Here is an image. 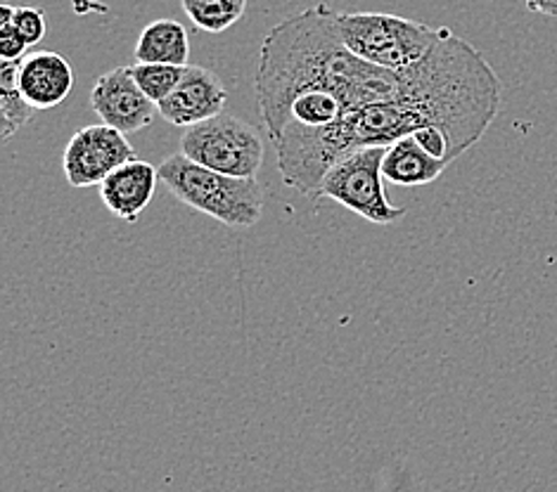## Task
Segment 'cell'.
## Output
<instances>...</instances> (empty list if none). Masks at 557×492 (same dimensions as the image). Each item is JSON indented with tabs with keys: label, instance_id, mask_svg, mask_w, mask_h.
Instances as JSON below:
<instances>
[{
	"label": "cell",
	"instance_id": "cell-2",
	"mask_svg": "<svg viewBox=\"0 0 557 492\" xmlns=\"http://www.w3.org/2000/svg\"><path fill=\"white\" fill-rule=\"evenodd\" d=\"M399 76L396 98L418 108L428 126L446 133L456 159L474 148L498 116V74L480 50L448 26H440L434 48Z\"/></svg>",
	"mask_w": 557,
	"mask_h": 492
},
{
	"label": "cell",
	"instance_id": "cell-7",
	"mask_svg": "<svg viewBox=\"0 0 557 492\" xmlns=\"http://www.w3.org/2000/svg\"><path fill=\"white\" fill-rule=\"evenodd\" d=\"M136 159L134 144L126 140L124 133L104 124L86 126L76 130L62 156L64 178L76 190L100 188L108 176Z\"/></svg>",
	"mask_w": 557,
	"mask_h": 492
},
{
	"label": "cell",
	"instance_id": "cell-16",
	"mask_svg": "<svg viewBox=\"0 0 557 492\" xmlns=\"http://www.w3.org/2000/svg\"><path fill=\"white\" fill-rule=\"evenodd\" d=\"M347 114H349L347 108H344V102L335 96V92L313 90V92H304V96H299L295 102H292L289 122H297L304 126H327V124L339 122V118H344Z\"/></svg>",
	"mask_w": 557,
	"mask_h": 492
},
{
	"label": "cell",
	"instance_id": "cell-17",
	"mask_svg": "<svg viewBox=\"0 0 557 492\" xmlns=\"http://www.w3.org/2000/svg\"><path fill=\"white\" fill-rule=\"evenodd\" d=\"M131 74H134L138 88L148 96L157 108L162 104L171 92H174L181 84L185 74V66L174 64H134L131 66Z\"/></svg>",
	"mask_w": 557,
	"mask_h": 492
},
{
	"label": "cell",
	"instance_id": "cell-3",
	"mask_svg": "<svg viewBox=\"0 0 557 492\" xmlns=\"http://www.w3.org/2000/svg\"><path fill=\"white\" fill-rule=\"evenodd\" d=\"M159 168L176 199L228 228H255L263 216V190L257 178H233L190 162L188 156H166Z\"/></svg>",
	"mask_w": 557,
	"mask_h": 492
},
{
	"label": "cell",
	"instance_id": "cell-14",
	"mask_svg": "<svg viewBox=\"0 0 557 492\" xmlns=\"http://www.w3.org/2000/svg\"><path fill=\"white\" fill-rule=\"evenodd\" d=\"M17 70L20 60L0 62V133L3 140H10L20 128L32 122L34 108L26 102L17 90Z\"/></svg>",
	"mask_w": 557,
	"mask_h": 492
},
{
	"label": "cell",
	"instance_id": "cell-21",
	"mask_svg": "<svg viewBox=\"0 0 557 492\" xmlns=\"http://www.w3.org/2000/svg\"><path fill=\"white\" fill-rule=\"evenodd\" d=\"M524 5L529 12H536V15L543 17H557V0H524Z\"/></svg>",
	"mask_w": 557,
	"mask_h": 492
},
{
	"label": "cell",
	"instance_id": "cell-8",
	"mask_svg": "<svg viewBox=\"0 0 557 492\" xmlns=\"http://www.w3.org/2000/svg\"><path fill=\"white\" fill-rule=\"evenodd\" d=\"M90 108L104 126L116 128L124 136L152 126L159 114L157 104L138 88L131 66H116V70L104 72L92 84Z\"/></svg>",
	"mask_w": 557,
	"mask_h": 492
},
{
	"label": "cell",
	"instance_id": "cell-1",
	"mask_svg": "<svg viewBox=\"0 0 557 492\" xmlns=\"http://www.w3.org/2000/svg\"><path fill=\"white\" fill-rule=\"evenodd\" d=\"M399 72L370 64L344 46L339 12L325 3L311 5L267 34L255 78L257 102L269 138L275 140L289 122V108L304 92H335L347 112L394 100Z\"/></svg>",
	"mask_w": 557,
	"mask_h": 492
},
{
	"label": "cell",
	"instance_id": "cell-10",
	"mask_svg": "<svg viewBox=\"0 0 557 492\" xmlns=\"http://www.w3.org/2000/svg\"><path fill=\"white\" fill-rule=\"evenodd\" d=\"M74 70L67 58L52 50H34L20 60L17 90L36 112L58 108L74 88Z\"/></svg>",
	"mask_w": 557,
	"mask_h": 492
},
{
	"label": "cell",
	"instance_id": "cell-9",
	"mask_svg": "<svg viewBox=\"0 0 557 492\" xmlns=\"http://www.w3.org/2000/svg\"><path fill=\"white\" fill-rule=\"evenodd\" d=\"M225 102H228V90L216 72L188 64L178 88L159 104V116L171 126L190 128L223 114Z\"/></svg>",
	"mask_w": 557,
	"mask_h": 492
},
{
	"label": "cell",
	"instance_id": "cell-19",
	"mask_svg": "<svg viewBox=\"0 0 557 492\" xmlns=\"http://www.w3.org/2000/svg\"><path fill=\"white\" fill-rule=\"evenodd\" d=\"M413 138L418 140L420 148L432 154L434 159H440V162L444 164H454L456 156H454V148H450V140L446 133L442 128L436 126H424V128H418L413 133Z\"/></svg>",
	"mask_w": 557,
	"mask_h": 492
},
{
	"label": "cell",
	"instance_id": "cell-5",
	"mask_svg": "<svg viewBox=\"0 0 557 492\" xmlns=\"http://www.w3.org/2000/svg\"><path fill=\"white\" fill-rule=\"evenodd\" d=\"M181 154L233 178H257L263 164L261 133L233 114H219L185 128Z\"/></svg>",
	"mask_w": 557,
	"mask_h": 492
},
{
	"label": "cell",
	"instance_id": "cell-18",
	"mask_svg": "<svg viewBox=\"0 0 557 492\" xmlns=\"http://www.w3.org/2000/svg\"><path fill=\"white\" fill-rule=\"evenodd\" d=\"M10 24L22 34L29 48L38 46L46 38V12L41 8H15V17Z\"/></svg>",
	"mask_w": 557,
	"mask_h": 492
},
{
	"label": "cell",
	"instance_id": "cell-20",
	"mask_svg": "<svg viewBox=\"0 0 557 492\" xmlns=\"http://www.w3.org/2000/svg\"><path fill=\"white\" fill-rule=\"evenodd\" d=\"M29 55V43L12 24H0V58L3 60H22Z\"/></svg>",
	"mask_w": 557,
	"mask_h": 492
},
{
	"label": "cell",
	"instance_id": "cell-6",
	"mask_svg": "<svg viewBox=\"0 0 557 492\" xmlns=\"http://www.w3.org/2000/svg\"><path fill=\"white\" fill-rule=\"evenodd\" d=\"M387 148H366L344 156L330 168L318 188V199H335L351 214L375 225H392L406 216V209L394 206L384 194L382 162Z\"/></svg>",
	"mask_w": 557,
	"mask_h": 492
},
{
	"label": "cell",
	"instance_id": "cell-13",
	"mask_svg": "<svg viewBox=\"0 0 557 492\" xmlns=\"http://www.w3.org/2000/svg\"><path fill=\"white\" fill-rule=\"evenodd\" d=\"M136 60L140 64H190V38L176 20H157L143 29L136 43Z\"/></svg>",
	"mask_w": 557,
	"mask_h": 492
},
{
	"label": "cell",
	"instance_id": "cell-12",
	"mask_svg": "<svg viewBox=\"0 0 557 492\" xmlns=\"http://www.w3.org/2000/svg\"><path fill=\"white\" fill-rule=\"evenodd\" d=\"M448 168V164L424 152L413 136L396 140L387 148L382 162V176L399 188H422Z\"/></svg>",
	"mask_w": 557,
	"mask_h": 492
},
{
	"label": "cell",
	"instance_id": "cell-4",
	"mask_svg": "<svg viewBox=\"0 0 557 492\" xmlns=\"http://www.w3.org/2000/svg\"><path fill=\"white\" fill-rule=\"evenodd\" d=\"M344 46L382 70L401 72L434 48L440 29L387 12H339Z\"/></svg>",
	"mask_w": 557,
	"mask_h": 492
},
{
	"label": "cell",
	"instance_id": "cell-11",
	"mask_svg": "<svg viewBox=\"0 0 557 492\" xmlns=\"http://www.w3.org/2000/svg\"><path fill=\"white\" fill-rule=\"evenodd\" d=\"M157 180V166L134 159V162L119 166L112 176H108V180L100 185V197L114 218L136 223L152 202Z\"/></svg>",
	"mask_w": 557,
	"mask_h": 492
},
{
	"label": "cell",
	"instance_id": "cell-15",
	"mask_svg": "<svg viewBox=\"0 0 557 492\" xmlns=\"http://www.w3.org/2000/svg\"><path fill=\"white\" fill-rule=\"evenodd\" d=\"M183 12L207 34H221L243 20L247 0H181Z\"/></svg>",
	"mask_w": 557,
	"mask_h": 492
}]
</instances>
